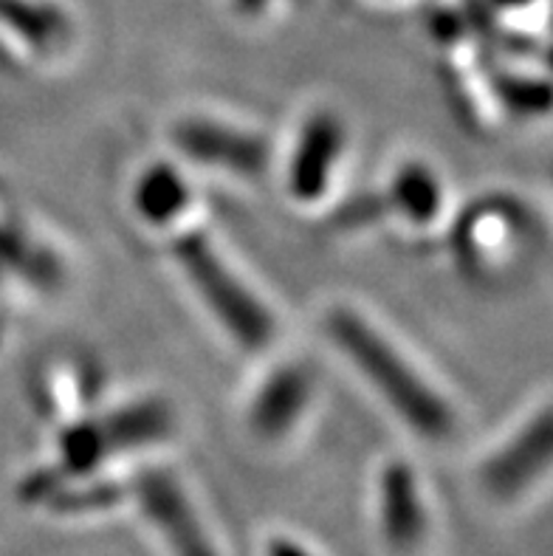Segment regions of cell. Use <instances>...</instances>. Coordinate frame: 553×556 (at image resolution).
<instances>
[{
  "instance_id": "cell-9",
  "label": "cell",
  "mask_w": 553,
  "mask_h": 556,
  "mask_svg": "<svg viewBox=\"0 0 553 556\" xmlns=\"http://www.w3.org/2000/svg\"><path fill=\"white\" fill-rule=\"evenodd\" d=\"M311 376L305 367H277L254 395L249 421L252 430L266 441H280L294 430L311 402Z\"/></svg>"
},
{
  "instance_id": "cell-5",
  "label": "cell",
  "mask_w": 553,
  "mask_h": 556,
  "mask_svg": "<svg viewBox=\"0 0 553 556\" xmlns=\"http://www.w3.org/2000/svg\"><path fill=\"white\" fill-rule=\"evenodd\" d=\"M378 529L387 548L399 556L415 554L429 534V511L420 483L404 460H392L381 472Z\"/></svg>"
},
{
  "instance_id": "cell-13",
  "label": "cell",
  "mask_w": 553,
  "mask_h": 556,
  "mask_svg": "<svg viewBox=\"0 0 553 556\" xmlns=\"http://www.w3.org/2000/svg\"><path fill=\"white\" fill-rule=\"evenodd\" d=\"M268 556H314L309 548H302L300 543L288 540V536H277L268 543Z\"/></svg>"
},
{
  "instance_id": "cell-12",
  "label": "cell",
  "mask_w": 553,
  "mask_h": 556,
  "mask_svg": "<svg viewBox=\"0 0 553 556\" xmlns=\"http://www.w3.org/2000/svg\"><path fill=\"white\" fill-rule=\"evenodd\" d=\"M392 204L413 224H432L443 210V187L427 164H406L392 181Z\"/></svg>"
},
{
  "instance_id": "cell-11",
  "label": "cell",
  "mask_w": 553,
  "mask_h": 556,
  "mask_svg": "<svg viewBox=\"0 0 553 556\" xmlns=\"http://www.w3.org/2000/svg\"><path fill=\"white\" fill-rule=\"evenodd\" d=\"M136 212L150 224L162 226L176 220L189 204V190L181 173L167 164H155L139 178L134 192Z\"/></svg>"
},
{
  "instance_id": "cell-7",
  "label": "cell",
  "mask_w": 553,
  "mask_h": 556,
  "mask_svg": "<svg viewBox=\"0 0 553 556\" xmlns=\"http://www.w3.org/2000/svg\"><path fill=\"white\" fill-rule=\"evenodd\" d=\"M548 464H551V418L548 413H540V418H533L526 430L483 466L480 480L491 497L514 501L548 472Z\"/></svg>"
},
{
  "instance_id": "cell-8",
  "label": "cell",
  "mask_w": 553,
  "mask_h": 556,
  "mask_svg": "<svg viewBox=\"0 0 553 556\" xmlns=\"http://www.w3.org/2000/svg\"><path fill=\"white\" fill-rule=\"evenodd\" d=\"M344 148V130L334 113H316L302 127L291 159V192L300 201H316L328 190Z\"/></svg>"
},
{
  "instance_id": "cell-3",
  "label": "cell",
  "mask_w": 553,
  "mask_h": 556,
  "mask_svg": "<svg viewBox=\"0 0 553 556\" xmlns=\"http://www.w3.org/2000/svg\"><path fill=\"white\" fill-rule=\"evenodd\" d=\"M169 427H173V418L164 404H130L97 421L65 427L60 438V460L71 475H85L99 464H105L116 452L162 441L169 435Z\"/></svg>"
},
{
  "instance_id": "cell-10",
  "label": "cell",
  "mask_w": 553,
  "mask_h": 556,
  "mask_svg": "<svg viewBox=\"0 0 553 556\" xmlns=\"http://www.w3.org/2000/svg\"><path fill=\"white\" fill-rule=\"evenodd\" d=\"M0 21L21 40L35 46L32 51L60 49L71 31L65 14L42 0H0Z\"/></svg>"
},
{
  "instance_id": "cell-1",
  "label": "cell",
  "mask_w": 553,
  "mask_h": 556,
  "mask_svg": "<svg viewBox=\"0 0 553 556\" xmlns=\"http://www.w3.org/2000/svg\"><path fill=\"white\" fill-rule=\"evenodd\" d=\"M328 331L339 351L359 367V374L370 381L378 395L418 435L443 441L452 432L455 416L449 404L429 388L424 376L415 374L410 362L390 345V339L378 333L365 317H359L351 308L330 311Z\"/></svg>"
},
{
  "instance_id": "cell-2",
  "label": "cell",
  "mask_w": 553,
  "mask_h": 556,
  "mask_svg": "<svg viewBox=\"0 0 553 556\" xmlns=\"http://www.w3.org/2000/svg\"><path fill=\"white\" fill-rule=\"evenodd\" d=\"M176 261L198 294L231 337L249 351L266 348L274 337V319L254 291L231 271L210 240L192 232L178 238Z\"/></svg>"
},
{
  "instance_id": "cell-6",
  "label": "cell",
  "mask_w": 553,
  "mask_h": 556,
  "mask_svg": "<svg viewBox=\"0 0 553 556\" xmlns=\"http://www.w3.org/2000/svg\"><path fill=\"white\" fill-rule=\"evenodd\" d=\"M176 144L184 155L210 167L254 176L266 167L268 144L257 134L217 119H187L176 127Z\"/></svg>"
},
{
  "instance_id": "cell-4",
  "label": "cell",
  "mask_w": 553,
  "mask_h": 556,
  "mask_svg": "<svg viewBox=\"0 0 553 556\" xmlns=\"http://www.w3.org/2000/svg\"><path fill=\"white\" fill-rule=\"evenodd\" d=\"M136 501L141 511L162 534L176 556H215L196 506L181 489L178 478L167 469H150L136 483Z\"/></svg>"
},
{
  "instance_id": "cell-14",
  "label": "cell",
  "mask_w": 553,
  "mask_h": 556,
  "mask_svg": "<svg viewBox=\"0 0 553 556\" xmlns=\"http://www.w3.org/2000/svg\"><path fill=\"white\" fill-rule=\"evenodd\" d=\"M526 0H498V7H523Z\"/></svg>"
}]
</instances>
